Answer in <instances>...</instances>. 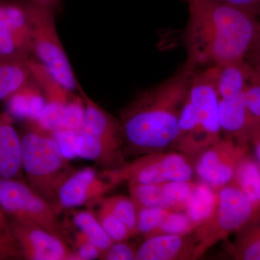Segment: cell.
Listing matches in <instances>:
<instances>
[{"label": "cell", "instance_id": "14", "mask_svg": "<svg viewBox=\"0 0 260 260\" xmlns=\"http://www.w3.org/2000/svg\"><path fill=\"white\" fill-rule=\"evenodd\" d=\"M195 240L187 235L157 234L145 237L137 249L136 260L194 259Z\"/></svg>", "mask_w": 260, "mask_h": 260}, {"label": "cell", "instance_id": "17", "mask_svg": "<svg viewBox=\"0 0 260 260\" xmlns=\"http://www.w3.org/2000/svg\"><path fill=\"white\" fill-rule=\"evenodd\" d=\"M7 100L10 115L25 120H38L46 104L44 94L32 78Z\"/></svg>", "mask_w": 260, "mask_h": 260}, {"label": "cell", "instance_id": "11", "mask_svg": "<svg viewBox=\"0 0 260 260\" xmlns=\"http://www.w3.org/2000/svg\"><path fill=\"white\" fill-rule=\"evenodd\" d=\"M23 258L28 260H79L66 240L35 224L10 220Z\"/></svg>", "mask_w": 260, "mask_h": 260}, {"label": "cell", "instance_id": "9", "mask_svg": "<svg viewBox=\"0 0 260 260\" xmlns=\"http://www.w3.org/2000/svg\"><path fill=\"white\" fill-rule=\"evenodd\" d=\"M0 206L12 220L35 224L64 239L57 208L25 181L0 178Z\"/></svg>", "mask_w": 260, "mask_h": 260}, {"label": "cell", "instance_id": "26", "mask_svg": "<svg viewBox=\"0 0 260 260\" xmlns=\"http://www.w3.org/2000/svg\"><path fill=\"white\" fill-rule=\"evenodd\" d=\"M171 210L161 208H143L137 210V235H153Z\"/></svg>", "mask_w": 260, "mask_h": 260}, {"label": "cell", "instance_id": "28", "mask_svg": "<svg viewBox=\"0 0 260 260\" xmlns=\"http://www.w3.org/2000/svg\"><path fill=\"white\" fill-rule=\"evenodd\" d=\"M195 229L196 228L194 224L185 212L170 210L160 226L152 236L157 234L187 235L194 232Z\"/></svg>", "mask_w": 260, "mask_h": 260}, {"label": "cell", "instance_id": "20", "mask_svg": "<svg viewBox=\"0 0 260 260\" xmlns=\"http://www.w3.org/2000/svg\"><path fill=\"white\" fill-rule=\"evenodd\" d=\"M234 184L239 188L250 200L255 217L260 214V164L245 155L238 166Z\"/></svg>", "mask_w": 260, "mask_h": 260}, {"label": "cell", "instance_id": "21", "mask_svg": "<svg viewBox=\"0 0 260 260\" xmlns=\"http://www.w3.org/2000/svg\"><path fill=\"white\" fill-rule=\"evenodd\" d=\"M216 202L217 193L215 189L203 181L196 183L185 210L186 215L195 228L211 215Z\"/></svg>", "mask_w": 260, "mask_h": 260}, {"label": "cell", "instance_id": "33", "mask_svg": "<svg viewBox=\"0 0 260 260\" xmlns=\"http://www.w3.org/2000/svg\"><path fill=\"white\" fill-rule=\"evenodd\" d=\"M250 13L260 19V0H218Z\"/></svg>", "mask_w": 260, "mask_h": 260}, {"label": "cell", "instance_id": "22", "mask_svg": "<svg viewBox=\"0 0 260 260\" xmlns=\"http://www.w3.org/2000/svg\"><path fill=\"white\" fill-rule=\"evenodd\" d=\"M129 198L136 209L143 208H161L172 210V205L162 189V184H147L127 183Z\"/></svg>", "mask_w": 260, "mask_h": 260}, {"label": "cell", "instance_id": "10", "mask_svg": "<svg viewBox=\"0 0 260 260\" xmlns=\"http://www.w3.org/2000/svg\"><path fill=\"white\" fill-rule=\"evenodd\" d=\"M249 153V143L232 137L220 138L195 159L194 170L215 191L234 181L239 162Z\"/></svg>", "mask_w": 260, "mask_h": 260}, {"label": "cell", "instance_id": "35", "mask_svg": "<svg viewBox=\"0 0 260 260\" xmlns=\"http://www.w3.org/2000/svg\"><path fill=\"white\" fill-rule=\"evenodd\" d=\"M11 228L10 220L5 213L4 210L0 206V238L12 237Z\"/></svg>", "mask_w": 260, "mask_h": 260}, {"label": "cell", "instance_id": "34", "mask_svg": "<svg viewBox=\"0 0 260 260\" xmlns=\"http://www.w3.org/2000/svg\"><path fill=\"white\" fill-rule=\"evenodd\" d=\"M20 258H23V256L18 245L0 244V259Z\"/></svg>", "mask_w": 260, "mask_h": 260}, {"label": "cell", "instance_id": "39", "mask_svg": "<svg viewBox=\"0 0 260 260\" xmlns=\"http://www.w3.org/2000/svg\"><path fill=\"white\" fill-rule=\"evenodd\" d=\"M189 1H191V0H188V2H189Z\"/></svg>", "mask_w": 260, "mask_h": 260}, {"label": "cell", "instance_id": "19", "mask_svg": "<svg viewBox=\"0 0 260 260\" xmlns=\"http://www.w3.org/2000/svg\"><path fill=\"white\" fill-rule=\"evenodd\" d=\"M226 244L227 252L237 260H260V214L236 233Z\"/></svg>", "mask_w": 260, "mask_h": 260}, {"label": "cell", "instance_id": "18", "mask_svg": "<svg viewBox=\"0 0 260 260\" xmlns=\"http://www.w3.org/2000/svg\"><path fill=\"white\" fill-rule=\"evenodd\" d=\"M27 56L0 54V102L7 100L31 79Z\"/></svg>", "mask_w": 260, "mask_h": 260}, {"label": "cell", "instance_id": "16", "mask_svg": "<svg viewBox=\"0 0 260 260\" xmlns=\"http://www.w3.org/2000/svg\"><path fill=\"white\" fill-rule=\"evenodd\" d=\"M219 120L221 131L239 141L249 143L251 135L256 129L251 124L244 93L219 98Z\"/></svg>", "mask_w": 260, "mask_h": 260}, {"label": "cell", "instance_id": "13", "mask_svg": "<svg viewBox=\"0 0 260 260\" xmlns=\"http://www.w3.org/2000/svg\"><path fill=\"white\" fill-rule=\"evenodd\" d=\"M31 52V27L25 5H0V54L27 56Z\"/></svg>", "mask_w": 260, "mask_h": 260}, {"label": "cell", "instance_id": "29", "mask_svg": "<svg viewBox=\"0 0 260 260\" xmlns=\"http://www.w3.org/2000/svg\"><path fill=\"white\" fill-rule=\"evenodd\" d=\"M100 203L97 218L105 232L114 242H122L133 237L125 224L116 217L105 205Z\"/></svg>", "mask_w": 260, "mask_h": 260}, {"label": "cell", "instance_id": "6", "mask_svg": "<svg viewBox=\"0 0 260 260\" xmlns=\"http://www.w3.org/2000/svg\"><path fill=\"white\" fill-rule=\"evenodd\" d=\"M216 193L213 213L192 232L194 259L202 257L217 243L239 232L255 217L250 200L234 183L220 188Z\"/></svg>", "mask_w": 260, "mask_h": 260}, {"label": "cell", "instance_id": "12", "mask_svg": "<svg viewBox=\"0 0 260 260\" xmlns=\"http://www.w3.org/2000/svg\"><path fill=\"white\" fill-rule=\"evenodd\" d=\"M112 188L93 168L75 170L58 191V208L71 209L100 203Z\"/></svg>", "mask_w": 260, "mask_h": 260}, {"label": "cell", "instance_id": "4", "mask_svg": "<svg viewBox=\"0 0 260 260\" xmlns=\"http://www.w3.org/2000/svg\"><path fill=\"white\" fill-rule=\"evenodd\" d=\"M78 90L85 109L78 157L95 162L103 171L122 167L126 161L123 153L124 140L120 120L90 99L80 85Z\"/></svg>", "mask_w": 260, "mask_h": 260}, {"label": "cell", "instance_id": "30", "mask_svg": "<svg viewBox=\"0 0 260 260\" xmlns=\"http://www.w3.org/2000/svg\"><path fill=\"white\" fill-rule=\"evenodd\" d=\"M65 158L71 160L78 157L80 132L61 129L52 133Z\"/></svg>", "mask_w": 260, "mask_h": 260}, {"label": "cell", "instance_id": "23", "mask_svg": "<svg viewBox=\"0 0 260 260\" xmlns=\"http://www.w3.org/2000/svg\"><path fill=\"white\" fill-rule=\"evenodd\" d=\"M73 221L80 232L91 241L102 253L114 242L102 227L99 219L90 210L75 212L73 214Z\"/></svg>", "mask_w": 260, "mask_h": 260}, {"label": "cell", "instance_id": "7", "mask_svg": "<svg viewBox=\"0 0 260 260\" xmlns=\"http://www.w3.org/2000/svg\"><path fill=\"white\" fill-rule=\"evenodd\" d=\"M194 172L186 155L180 152L161 150L140 155L120 168L103 171L100 175L114 188L124 182L159 184L191 181Z\"/></svg>", "mask_w": 260, "mask_h": 260}, {"label": "cell", "instance_id": "27", "mask_svg": "<svg viewBox=\"0 0 260 260\" xmlns=\"http://www.w3.org/2000/svg\"><path fill=\"white\" fill-rule=\"evenodd\" d=\"M196 183L189 181H171L162 184L166 196L170 201L174 211L185 212Z\"/></svg>", "mask_w": 260, "mask_h": 260}, {"label": "cell", "instance_id": "32", "mask_svg": "<svg viewBox=\"0 0 260 260\" xmlns=\"http://www.w3.org/2000/svg\"><path fill=\"white\" fill-rule=\"evenodd\" d=\"M75 251L79 260L99 259L102 251L89 240L82 232H78L75 238Z\"/></svg>", "mask_w": 260, "mask_h": 260}, {"label": "cell", "instance_id": "31", "mask_svg": "<svg viewBox=\"0 0 260 260\" xmlns=\"http://www.w3.org/2000/svg\"><path fill=\"white\" fill-rule=\"evenodd\" d=\"M137 249L126 241L114 242L107 249L103 251L99 259L102 260H135Z\"/></svg>", "mask_w": 260, "mask_h": 260}, {"label": "cell", "instance_id": "5", "mask_svg": "<svg viewBox=\"0 0 260 260\" xmlns=\"http://www.w3.org/2000/svg\"><path fill=\"white\" fill-rule=\"evenodd\" d=\"M180 121L192 131L198 155L221 138L215 66L193 75Z\"/></svg>", "mask_w": 260, "mask_h": 260}, {"label": "cell", "instance_id": "24", "mask_svg": "<svg viewBox=\"0 0 260 260\" xmlns=\"http://www.w3.org/2000/svg\"><path fill=\"white\" fill-rule=\"evenodd\" d=\"M100 203L105 205L116 217L125 224L133 237L137 235V209L129 197L117 195L104 198Z\"/></svg>", "mask_w": 260, "mask_h": 260}, {"label": "cell", "instance_id": "8", "mask_svg": "<svg viewBox=\"0 0 260 260\" xmlns=\"http://www.w3.org/2000/svg\"><path fill=\"white\" fill-rule=\"evenodd\" d=\"M25 8L31 27V52L64 88L78 90L79 83L58 34L52 9L30 2Z\"/></svg>", "mask_w": 260, "mask_h": 260}, {"label": "cell", "instance_id": "3", "mask_svg": "<svg viewBox=\"0 0 260 260\" xmlns=\"http://www.w3.org/2000/svg\"><path fill=\"white\" fill-rule=\"evenodd\" d=\"M21 138L22 166L27 184L57 207V194L74 169L52 133L38 120H26Z\"/></svg>", "mask_w": 260, "mask_h": 260}, {"label": "cell", "instance_id": "36", "mask_svg": "<svg viewBox=\"0 0 260 260\" xmlns=\"http://www.w3.org/2000/svg\"><path fill=\"white\" fill-rule=\"evenodd\" d=\"M247 57L250 59L251 63L249 64L254 68L260 69V35L254 44V47L248 54Z\"/></svg>", "mask_w": 260, "mask_h": 260}, {"label": "cell", "instance_id": "37", "mask_svg": "<svg viewBox=\"0 0 260 260\" xmlns=\"http://www.w3.org/2000/svg\"><path fill=\"white\" fill-rule=\"evenodd\" d=\"M249 143H251L254 147L256 158L260 164V127L253 132L249 138Z\"/></svg>", "mask_w": 260, "mask_h": 260}, {"label": "cell", "instance_id": "25", "mask_svg": "<svg viewBox=\"0 0 260 260\" xmlns=\"http://www.w3.org/2000/svg\"><path fill=\"white\" fill-rule=\"evenodd\" d=\"M244 96L251 124L257 129L260 127V69L253 67Z\"/></svg>", "mask_w": 260, "mask_h": 260}, {"label": "cell", "instance_id": "15", "mask_svg": "<svg viewBox=\"0 0 260 260\" xmlns=\"http://www.w3.org/2000/svg\"><path fill=\"white\" fill-rule=\"evenodd\" d=\"M21 138L8 112H0V178L23 180Z\"/></svg>", "mask_w": 260, "mask_h": 260}, {"label": "cell", "instance_id": "2", "mask_svg": "<svg viewBox=\"0 0 260 260\" xmlns=\"http://www.w3.org/2000/svg\"><path fill=\"white\" fill-rule=\"evenodd\" d=\"M195 69L186 61L176 74L140 94L121 112L124 147L140 155L174 147L181 108Z\"/></svg>", "mask_w": 260, "mask_h": 260}, {"label": "cell", "instance_id": "1", "mask_svg": "<svg viewBox=\"0 0 260 260\" xmlns=\"http://www.w3.org/2000/svg\"><path fill=\"white\" fill-rule=\"evenodd\" d=\"M188 3L187 61L197 68L245 60L260 35L259 19L218 0Z\"/></svg>", "mask_w": 260, "mask_h": 260}, {"label": "cell", "instance_id": "38", "mask_svg": "<svg viewBox=\"0 0 260 260\" xmlns=\"http://www.w3.org/2000/svg\"><path fill=\"white\" fill-rule=\"evenodd\" d=\"M28 2L39 6L52 9L53 7L55 6L59 3V0H28Z\"/></svg>", "mask_w": 260, "mask_h": 260}]
</instances>
